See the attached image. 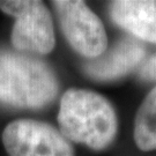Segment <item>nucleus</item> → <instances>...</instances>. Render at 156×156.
Wrapping results in <instances>:
<instances>
[{"mask_svg": "<svg viewBox=\"0 0 156 156\" xmlns=\"http://www.w3.org/2000/svg\"><path fill=\"white\" fill-rule=\"evenodd\" d=\"M58 87L46 62L28 53L0 50V104L41 109L56 98Z\"/></svg>", "mask_w": 156, "mask_h": 156, "instance_id": "1", "label": "nucleus"}, {"mask_svg": "<svg viewBox=\"0 0 156 156\" xmlns=\"http://www.w3.org/2000/svg\"><path fill=\"white\" fill-rule=\"evenodd\" d=\"M110 16L117 26L136 38L156 44V0H117Z\"/></svg>", "mask_w": 156, "mask_h": 156, "instance_id": "7", "label": "nucleus"}, {"mask_svg": "<svg viewBox=\"0 0 156 156\" xmlns=\"http://www.w3.org/2000/svg\"><path fill=\"white\" fill-rule=\"evenodd\" d=\"M134 140L144 151L156 149V87L146 96L134 123Z\"/></svg>", "mask_w": 156, "mask_h": 156, "instance_id": "8", "label": "nucleus"}, {"mask_svg": "<svg viewBox=\"0 0 156 156\" xmlns=\"http://www.w3.org/2000/svg\"><path fill=\"white\" fill-rule=\"evenodd\" d=\"M58 123L66 139L95 151L108 147L117 133V117L112 105L91 90H67L60 102Z\"/></svg>", "mask_w": 156, "mask_h": 156, "instance_id": "2", "label": "nucleus"}, {"mask_svg": "<svg viewBox=\"0 0 156 156\" xmlns=\"http://www.w3.org/2000/svg\"><path fill=\"white\" fill-rule=\"evenodd\" d=\"M0 9L13 16L11 41L14 49L23 53L46 55L56 44L49 9L37 0H4Z\"/></svg>", "mask_w": 156, "mask_h": 156, "instance_id": "3", "label": "nucleus"}, {"mask_svg": "<svg viewBox=\"0 0 156 156\" xmlns=\"http://www.w3.org/2000/svg\"><path fill=\"white\" fill-rule=\"evenodd\" d=\"M139 75L145 80L156 82V53L142 64L139 69Z\"/></svg>", "mask_w": 156, "mask_h": 156, "instance_id": "9", "label": "nucleus"}, {"mask_svg": "<svg viewBox=\"0 0 156 156\" xmlns=\"http://www.w3.org/2000/svg\"><path fill=\"white\" fill-rule=\"evenodd\" d=\"M9 156H74L72 145L58 129L33 119H17L2 132Z\"/></svg>", "mask_w": 156, "mask_h": 156, "instance_id": "5", "label": "nucleus"}, {"mask_svg": "<svg viewBox=\"0 0 156 156\" xmlns=\"http://www.w3.org/2000/svg\"><path fill=\"white\" fill-rule=\"evenodd\" d=\"M68 43L81 56L94 59L106 49L108 37L100 17L80 0L52 1Z\"/></svg>", "mask_w": 156, "mask_h": 156, "instance_id": "4", "label": "nucleus"}, {"mask_svg": "<svg viewBox=\"0 0 156 156\" xmlns=\"http://www.w3.org/2000/svg\"><path fill=\"white\" fill-rule=\"evenodd\" d=\"M145 56L146 49L142 43L132 37H124L110 50L86 62L83 69L87 75L95 80L111 81L133 71Z\"/></svg>", "mask_w": 156, "mask_h": 156, "instance_id": "6", "label": "nucleus"}]
</instances>
